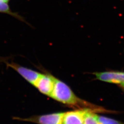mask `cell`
Instances as JSON below:
<instances>
[{
    "instance_id": "9c48e42d",
    "label": "cell",
    "mask_w": 124,
    "mask_h": 124,
    "mask_svg": "<svg viewBox=\"0 0 124 124\" xmlns=\"http://www.w3.org/2000/svg\"><path fill=\"white\" fill-rule=\"evenodd\" d=\"M0 12L4 13H8L10 15L15 16L17 17V15L15 13H12L9 8L7 2H5L2 0H0Z\"/></svg>"
},
{
    "instance_id": "8fae6325",
    "label": "cell",
    "mask_w": 124,
    "mask_h": 124,
    "mask_svg": "<svg viewBox=\"0 0 124 124\" xmlns=\"http://www.w3.org/2000/svg\"><path fill=\"white\" fill-rule=\"evenodd\" d=\"M121 85H122V86H123V87H124V84H122Z\"/></svg>"
},
{
    "instance_id": "3957f363",
    "label": "cell",
    "mask_w": 124,
    "mask_h": 124,
    "mask_svg": "<svg viewBox=\"0 0 124 124\" xmlns=\"http://www.w3.org/2000/svg\"><path fill=\"white\" fill-rule=\"evenodd\" d=\"M55 78L48 73L41 74L33 85L40 93L50 97L53 90Z\"/></svg>"
},
{
    "instance_id": "5b68a950",
    "label": "cell",
    "mask_w": 124,
    "mask_h": 124,
    "mask_svg": "<svg viewBox=\"0 0 124 124\" xmlns=\"http://www.w3.org/2000/svg\"><path fill=\"white\" fill-rule=\"evenodd\" d=\"M86 110L88 109H80L64 113L62 124H84L85 114Z\"/></svg>"
},
{
    "instance_id": "6da1fadb",
    "label": "cell",
    "mask_w": 124,
    "mask_h": 124,
    "mask_svg": "<svg viewBox=\"0 0 124 124\" xmlns=\"http://www.w3.org/2000/svg\"><path fill=\"white\" fill-rule=\"evenodd\" d=\"M50 98L58 102L72 107H75L81 109H88L96 112H105L101 107L91 104L76 96L71 89L65 83L55 78L54 85Z\"/></svg>"
},
{
    "instance_id": "52a82bcc",
    "label": "cell",
    "mask_w": 124,
    "mask_h": 124,
    "mask_svg": "<svg viewBox=\"0 0 124 124\" xmlns=\"http://www.w3.org/2000/svg\"><path fill=\"white\" fill-rule=\"evenodd\" d=\"M97 116L94 114L93 111L86 110L85 114L84 124H99Z\"/></svg>"
},
{
    "instance_id": "277c9868",
    "label": "cell",
    "mask_w": 124,
    "mask_h": 124,
    "mask_svg": "<svg viewBox=\"0 0 124 124\" xmlns=\"http://www.w3.org/2000/svg\"><path fill=\"white\" fill-rule=\"evenodd\" d=\"M5 63L8 66L17 71L25 80L33 85L41 74L40 73L20 66L14 62H5Z\"/></svg>"
},
{
    "instance_id": "8992f818",
    "label": "cell",
    "mask_w": 124,
    "mask_h": 124,
    "mask_svg": "<svg viewBox=\"0 0 124 124\" xmlns=\"http://www.w3.org/2000/svg\"><path fill=\"white\" fill-rule=\"evenodd\" d=\"M95 75L98 80L103 81L121 84L124 83V72H104L96 73Z\"/></svg>"
},
{
    "instance_id": "30bf717a",
    "label": "cell",
    "mask_w": 124,
    "mask_h": 124,
    "mask_svg": "<svg viewBox=\"0 0 124 124\" xmlns=\"http://www.w3.org/2000/svg\"><path fill=\"white\" fill-rule=\"evenodd\" d=\"M3 0V1H4L5 2H8V1H9V0Z\"/></svg>"
},
{
    "instance_id": "7a4b0ae2",
    "label": "cell",
    "mask_w": 124,
    "mask_h": 124,
    "mask_svg": "<svg viewBox=\"0 0 124 124\" xmlns=\"http://www.w3.org/2000/svg\"><path fill=\"white\" fill-rule=\"evenodd\" d=\"M64 113H55L32 116L27 118L14 117L13 119L37 124H62Z\"/></svg>"
},
{
    "instance_id": "ba28073f",
    "label": "cell",
    "mask_w": 124,
    "mask_h": 124,
    "mask_svg": "<svg viewBox=\"0 0 124 124\" xmlns=\"http://www.w3.org/2000/svg\"><path fill=\"white\" fill-rule=\"evenodd\" d=\"M99 124H123L119 121L102 116H97Z\"/></svg>"
}]
</instances>
